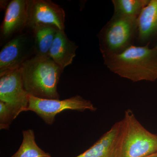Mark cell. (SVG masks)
Wrapping results in <instances>:
<instances>
[{
  "instance_id": "5b68a950",
  "label": "cell",
  "mask_w": 157,
  "mask_h": 157,
  "mask_svg": "<svg viewBox=\"0 0 157 157\" xmlns=\"http://www.w3.org/2000/svg\"><path fill=\"white\" fill-rule=\"evenodd\" d=\"M97 108L89 100L80 96L68 99H42L30 96L26 111H33L48 125L53 124L57 114L66 110L82 111L86 110L95 111Z\"/></svg>"
},
{
  "instance_id": "9c48e42d",
  "label": "cell",
  "mask_w": 157,
  "mask_h": 157,
  "mask_svg": "<svg viewBox=\"0 0 157 157\" xmlns=\"http://www.w3.org/2000/svg\"><path fill=\"white\" fill-rule=\"evenodd\" d=\"M27 0H12L8 4L0 29L1 43L8 42L27 26Z\"/></svg>"
},
{
  "instance_id": "5bb4252c",
  "label": "cell",
  "mask_w": 157,
  "mask_h": 157,
  "mask_svg": "<svg viewBox=\"0 0 157 157\" xmlns=\"http://www.w3.org/2000/svg\"><path fill=\"white\" fill-rule=\"evenodd\" d=\"M23 140L19 149L11 157H52L42 150L35 140V133L32 129L22 131Z\"/></svg>"
},
{
  "instance_id": "9a60e30c",
  "label": "cell",
  "mask_w": 157,
  "mask_h": 157,
  "mask_svg": "<svg viewBox=\"0 0 157 157\" xmlns=\"http://www.w3.org/2000/svg\"><path fill=\"white\" fill-rule=\"evenodd\" d=\"M150 0H113V14L124 17H138Z\"/></svg>"
},
{
  "instance_id": "4fadbf2b",
  "label": "cell",
  "mask_w": 157,
  "mask_h": 157,
  "mask_svg": "<svg viewBox=\"0 0 157 157\" xmlns=\"http://www.w3.org/2000/svg\"><path fill=\"white\" fill-rule=\"evenodd\" d=\"M33 36L34 56L49 57V52L59 29L55 26L39 24L31 29Z\"/></svg>"
},
{
  "instance_id": "52a82bcc",
  "label": "cell",
  "mask_w": 157,
  "mask_h": 157,
  "mask_svg": "<svg viewBox=\"0 0 157 157\" xmlns=\"http://www.w3.org/2000/svg\"><path fill=\"white\" fill-rule=\"evenodd\" d=\"M29 96L24 86L21 68L0 76V101L10 105L17 115L26 111Z\"/></svg>"
},
{
  "instance_id": "30bf717a",
  "label": "cell",
  "mask_w": 157,
  "mask_h": 157,
  "mask_svg": "<svg viewBox=\"0 0 157 157\" xmlns=\"http://www.w3.org/2000/svg\"><path fill=\"white\" fill-rule=\"evenodd\" d=\"M123 132L122 120L113 124L90 148L76 157H119Z\"/></svg>"
},
{
  "instance_id": "3957f363",
  "label": "cell",
  "mask_w": 157,
  "mask_h": 157,
  "mask_svg": "<svg viewBox=\"0 0 157 157\" xmlns=\"http://www.w3.org/2000/svg\"><path fill=\"white\" fill-rule=\"evenodd\" d=\"M137 18L113 15L98 35L102 56L121 53L137 38Z\"/></svg>"
},
{
  "instance_id": "7c38bea8",
  "label": "cell",
  "mask_w": 157,
  "mask_h": 157,
  "mask_svg": "<svg viewBox=\"0 0 157 157\" xmlns=\"http://www.w3.org/2000/svg\"><path fill=\"white\" fill-rule=\"evenodd\" d=\"M157 36V0H150L137 18L136 39L139 45H145Z\"/></svg>"
},
{
  "instance_id": "ba28073f",
  "label": "cell",
  "mask_w": 157,
  "mask_h": 157,
  "mask_svg": "<svg viewBox=\"0 0 157 157\" xmlns=\"http://www.w3.org/2000/svg\"><path fill=\"white\" fill-rule=\"evenodd\" d=\"M27 28L31 29L38 25H49L65 31L64 10L52 1L27 0Z\"/></svg>"
},
{
  "instance_id": "2e32d148",
  "label": "cell",
  "mask_w": 157,
  "mask_h": 157,
  "mask_svg": "<svg viewBox=\"0 0 157 157\" xmlns=\"http://www.w3.org/2000/svg\"><path fill=\"white\" fill-rule=\"evenodd\" d=\"M18 115L9 104L0 101V129L8 130Z\"/></svg>"
},
{
  "instance_id": "7a4b0ae2",
  "label": "cell",
  "mask_w": 157,
  "mask_h": 157,
  "mask_svg": "<svg viewBox=\"0 0 157 157\" xmlns=\"http://www.w3.org/2000/svg\"><path fill=\"white\" fill-rule=\"evenodd\" d=\"M21 68L24 86L30 96L59 99L57 86L63 70L51 59L34 56Z\"/></svg>"
},
{
  "instance_id": "6da1fadb",
  "label": "cell",
  "mask_w": 157,
  "mask_h": 157,
  "mask_svg": "<svg viewBox=\"0 0 157 157\" xmlns=\"http://www.w3.org/2000/svg\"><path fill=\"white\" fill-rule=\"evenodd\" d=\"M132 45L121 53L103 57L112 73L133 82L157 79V48Z\"/></svg>"
},
{
  "instance_id": "8992f818",
  "label": "cell",
  "mask_w": 157,
  "mask_h": 157,
  "mask_svg": "<svg viewBox=\"0 0 157 157\" xmlns=\"http://www.w3.org/2000/svg\"><path fill=\"white\" fill-rule=\"evenodd\" d=\"M34 54L33 39L21 33L10 39L0 52V76L21 67Z\"/></svg>"
},
{
  "instance_id": "ac0fdd59",
  "label": "cell",
  "mask_w": 157,
  "mask_h": 157,
  "mask_svg": "<svg viewBox=\"0 0 157 157\" xmlns=\"http://www.w3.org/2000/svg\"><path fill=\"white\" fill-rule=\"evenodd\" d=\"M154 47H155V48H157V43H156L155 45V46Z\"/></svg>"
},
{
  "instance_id": "8fae6325",
  "label": "cell",
  "mask_w": 157,
  "mask_h": 157,
  "mask_svg": "<svg viewBox=\"0 0 157 157\" xmlns=\"http://www.w3.org/2000/svg\"><path fill=\"white\" fill-rule=\"evenodd\" d=\"M78 46L70 40L65 31L59 30L49 52V57L62 70L73 63Z\"/></svg>"
},
{
  "instance_id": "277c9868",
  "label": "cell",
  "mask_w": 157,
  "mask_h": 157,
  "mask_svg": "<svg viewBox=\"0 0 157 157\" xmlns=\"http://www.w3.org/2000/svg\"><path fill=\"white\" fill-rule=\"evenodd\" d=\"M119 157H146L157 152V135L147 131L132 110L125 112Z\"/></svg>"
},
{
  "instance_id": "e0dca14e",
  "label": "cell",
  "mask_w": 157,
  "mask_h": 157,
  "mask_svg": "<svg viewBox=\"0 0 157 157\" xmlns=\"http://www.w3.org/2000/svg\"><path fill=\"white\" fill-rule=\"evenodd\" d=\"M146 157H157V152L155 153L154 154L150 155L147 156Z\"/></svg>"
}]
</instances>
